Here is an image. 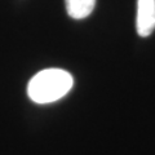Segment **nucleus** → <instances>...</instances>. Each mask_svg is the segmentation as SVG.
I'll use <instances>...</instances> for the list:
<instances>
[{"instance_id": "obj_1", "label": "nucleus", "mask_w": 155, "mask_h": 155, "mask_svg": "<svg viewBox=\"0 0 155 155\" xmlns=\"http://www.w3.org/2000/svg\"><path fill=\"white\" fill-rule=\"evenodd\" d=\"M74 87V78L62 69H45L31 78L27 96L35 104H52L65 97Z\"/></svg>"}, {"instance_id": "obj_2", "label": "nucleus", "mask_w": 155, "mask_h": 155, "mask_svg": "<svg viewBox=\"0 0 155 155\" xmlns=\"http://www.w3.org/2000/svg\"><path fill=\"white\" fill-rule=\"evenodd\" d=\"M136 30L141 38H147L155 30V0H137Z\"/></svg>"}, {"instance_id": "obj_3", "label": "nucleus", "mask_w": 155, "mask_h": 155, "mask_svg": "<svg viewBox=\"0 0 155 155\" xmlns=\"http://www.w3.org/2000/svg\"><path fill=\"white\" fill-rule=\"evenodd\" d=\"M67 14L74 19L87 18L93 12L96 0H65Z\"/></svg>"}]
</instances>
